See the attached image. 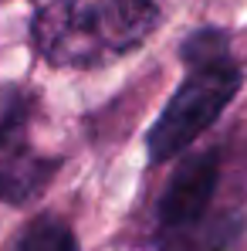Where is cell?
Masks as SVG:
<instances>
[{
	"mask_svg": "<svg viewBox=\"0 0 247 251\" xmlns=\"http://www.w3.org/2000/svg\"><path fill=\"white\" fill-rule=\"evenodd\" d=\"M159 24L153 0H51L31 21V44L61 68H95L135 51Z\"/></svg>",
	"mask_w": 247,
	"mask_h": 251,
	"instance_id": "1",
	"label": "cell"
},
{
	"mask_svg": "<svg viewBox=\"0 0 247 251\" xmlns=\"http://www.w3.org/2000/svg\"><path fill=\"white\" fill-rule=\"evenodd\" d=\"M183 61L186 78L180 82V88L173 92V99L166 102V109L146 136V153L153 167L183 153L241 92V68L230 58L224 31L217 27L193 31L183 44Z\"/></svg>",
	"mask_w": 247,
	"mask_h": 251,
	"instance_id": "2",
	"label": "cell"
},
{
	"mask_svg": "<svg viewBox=\"0 0 247 251\" xmlns=\"http://www.w3.org/2000/svg\"><path fill=\"white\" fill-rule=\"evenodd\" d=\"M217 183H220V150H203V153L186 156L173 170L159 197V210H156L159 234L176 238L190 231L193 224H200V217L206 214L217 194Z\"/></svg>",
	"mask_w": 247,
	"mask_h": 251,
	"instance_id": "3",
	"label": "cell"
},
{
	"mask_svg": "<svg viewBox=\"0 0 247 251\" xmlns=\"http://www.w3.org/2000/svg\"><path fill=\"white\" fill-rule=\"evenodd\" d=\"M58 160H44L34 156L21 146H0V201L7 204H27L31 197H38L47 180L54 176Z\"/></svg>",
	"mask_w": 247,
	"mask_h": 251,
	"instance_id": "4",
	"label": "cell"
},
{
	"mask_svg": "<svg viewBox=\"0 0 247 251\" xmlns=\"http://www.w3.org/2000/svg\"><path fill=\"white\" fill-rule=\"evenodd\" d=\"M3 251H78L71 227L58 217H38L31 221Z\"/></svg>",
	"mask_w": 247,
	"mask_h": 251,
	"instance_id": "5",
	"label": "cell"
},
{
	"mask_svg": "<svg viewBox=\"0 0 247 251\" xmlns=\"http://www.w3.org/2000/svg\"><path fill=\"white\" fill-rule=\"evenodd\" d=\"M31 116V95L24 88H0V146L17 143Z\"/></svg>",
	"mask_w": 247,
	"mask_h": 251,
	"instance_id": "6",
	"label": "cell"
},
{
	"mask_svg": "<svg viewBox=\"0 0 247 251\" xmlns=\"http://www.w3.org/2000/svg\"><path fill=\"white\" fill-rule=\"evenodd\" d=\"M210 251H224V248H210Z\"/></svg>",
	"mask_w": 247,
	"mask_h": 251,
	"instance_id": "7",
	"label": "cell"
}]
</instances>
